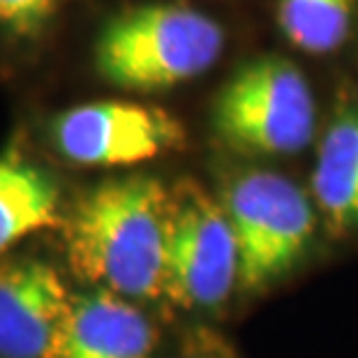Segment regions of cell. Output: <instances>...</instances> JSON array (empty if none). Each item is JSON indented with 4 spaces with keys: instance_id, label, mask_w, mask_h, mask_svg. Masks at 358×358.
I'll list each match as a JSON object with an SVG mask.
<instances>
[{
    "instance_id": "12",
    "label": "cell",
    "mask_w": 358,
    "mask_h": 358,
    "mask_svg": "<svg viewBox=\"0 0 358 358\" xmlns=\"http://www.w3.org/2000/svg\"><path fill=\"white\" fill-rule=\"evenodd\" d=\"M58 0H0V30L19 40L42 33L53 19Z\"/></svg>"
},
{
    "instance_id": "11",
    "label": "cell",
    "mask_w": 358,
    "mask_h": 358,
    "mask_svg": "<svg viewBox=\"0 0 358 358\" xmlns=\"http://www.w3.org/2000/svg\"><path fill=\"white\" fill-rule=\"evenodd\" d=\"M354 0H280V26L299 49L329 53L352 26Z\"/></svg>"
},
{
    "instance_id": "4",
    "label": "cell",
    "mask_w": 358,
    "mask_h": 358,
    "mask_svg": "<svg viewBox=\"0 0 358 358\" xmlns=\"http://www.w3.org/2000/svg\"><path fill=\"white\" fill-rule=\"evenodd\" d=\"M215 129L243 153H299L315 134V100L306 77L280 58L243 65L217 97Z\"/></svg>"
},
{
    "instance_id": "13",
    "label": "cell",
    "mask_w": 358,
    "mask_h": 358,
    "mask_svg": "<svg viewBox=\"0 0 358 358\" xmlns=\"http://www.w3.org/2000/svg\"><path fill=\"white\" fill-rule=\"evenodd\" d=\"M185 358H215V356H185Z\"/></svg>"
},
{
    "instance_id": "2",
    "label": "cell",
    "mask_w": 358,
    "mask_h": 358,
    "mask_svg": "<svg viewBox=\"0 0 358 358\" xmlns=\"http://www.w3.org/2000/svg\"><path fill=\"white\" fill-rule=\"evenodd\" d=\"M222 47V28L208 14L187 5H141L102 28L95 63L113 86L162 90L203 74Z\"/></svg>"
},
{
    "instance_id": "8",
    "label": "cell",
    "mask_w": 358,
    "mask_h": 358,
    "mask_svg": "<svg viewBox=\"0 0 358 358\" xmlns=\"http://www.w3.org/2000/svg\"><path fill=\"white\" fill-rule=\"evenodd\" d=\"M70 296L49 264L0 259V358L47 356Z\"/></svg>"
},
{
    "instance_id": "5",
    "label": "cell",
    "mask_w": 358,
    "mask_h": 358,
    "mask_svg": "<svg viewBox=\"0 0 358 358\" xmlns=\"http://www.w3.org/2000/svg\"><path fill=\"white\" fill-rule=\"evenodd\" d=\"M166 268V299L187 310H210L229 299L238 285V243L222 201L196 185H182Z\"/></svg>"
},
{
    "instance_id": "10",
    "label": "cell",
    "mask_w": 358,
    "mask_h": 358,
    "mask_svg": "<svg viewBox=\"0 0 358 358\" xmlns=\"http://www.w3.org/2000/svg\"><path fill=\"white\" fill-rule=\"evenodd\" d=\"M312 189L335 231L358 229V113L335 116L319 150Z\"/></svg>"
},
{
    "instance_id": "7",
    "label": "cell",
    "mask_w": 358,
    "mask_h": 358,
    "mask_svg": "<svg viewBox=\"0 0 358 358\" xmlns=\"http://www.w3.org/2000/svg\"><path fill=\"white\" fill-rule=\"evenodd\" d=\"M157 329L132 299L93 287L72 294L44 358H153Z\"/></svg>"
},
{
    "instance_id": "6",
    "label": "cell",
    "mask_w": 358,
    "mask_h": 358,
    "mask_svg": "<svg viewBox=\"0 0 358 358\" xmlns=\"http://www.w3.org/2000/svg\"><path fill=\"white\" fill-rule=\"evenodd\" d=\"M58 153L83 166H125L178 148L180 123L157 106L102 100L63 111L51 123Z\"/></svg>"
},
{
    "instance_id": "1",
    "label": "cell",
    "mask_w": 358,
    "mask_h": 358,
    "mask_svg": "<svg viewBox=\"0 0 358 358\" xmlns=\"http://www.w3.org/2000/svg\"><path fill=\"white\" fill-rule=\"evenodd\" d=\"M176 199L153 176L113 178L72 206L63 222L72 273L127 299L166 296Z\"/></svg>"
},
{
    "instance_id": "9",
    "label": "cell",
    "mask_w": 358,
    "mask_h": 358,
    "mask_svg": "<svg viewBox=\"0 0 358 358\" xmlns=\"http://www.w3.org/2000/svg\"><path fill=\"white\" fill-rule=\"evenodd\" d=\"M58 222V187L17 150L0 155V255Z\"/></svg>"
},
{
    "instance_id": "3",
    "label": "cell",
    "mask_w": 358,
    "mask_h": 358,
    "mask_svg": "<svg viewBox=\"0 0 358 358\" xmlns=\"http://www.w3.org/2000/svg\"><path fill=\"white\" fill-rule=\"evenodd\" d=\"M238 243V287L259 292L299 264L315 234V210L303 189L273 171H245L222 192Z\"/></svg>"
}]
</instances>
